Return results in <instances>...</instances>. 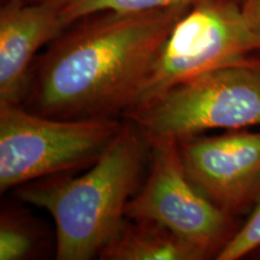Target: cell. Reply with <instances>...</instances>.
Returning <instances> with one entry per match:
<instances>
[{"label": "cell", "instance_id": "5b68a950", "mask_svg": "<svg viewBox=\"0 0 260 260\" xmlns=\"http://www.w3.org/2000/svg\"><path fill=\"white\" fill-rule=\"evenodd\" d=\"M259 52L239 0H195L169 32L129 110L199 75L249 63Z\"/></svg>", "mask_w": 260, "mask_h": 260}, {"label": "cell", "instance_id": "7c38bea8", "mask_svg": "<svg viewBox=\"0 0 260 260\" xmlns=\"http://www.w3.org/2000/svg\"><path fill=\"white\" fill-rule=\"evenodd\" d=\"M260 248V200L251 211L246 223L239 226L222 252L217 255L218 260H239L253 254Z\"/></svg>", "mask_w": 260, "mask_h": 260}, {"label": "cell", "instance_id": "9a60e30c", "mask_svg": "<svg viewBox=\"0 0 260 260\" xmlns=\"http://www.w3.org/2000/svg\"><path fill=\"white\" fill-rule=\"evenodd\" d=\"M254 253H255V254H256V255H258V256H256V258H258V259H260V248H259V249H256V251H255Z\"/></svg>", "mask_w": 260, "mask_h": 260}, {"label": "cell", "instance_id": "52a82bcc", "mask_svg": "<svg viewBox=\"0 0 260 260\" xmlns=\"http://www.w3.org/2000/svg\"><path fill=\"white\" fill-rule=\"evenodd\" d=\"M184 170L195 187L229 216L251 212L260 200V132L178 140Z\"/></svg>", "mask_w": 260, "mask_h": 260}, {"label": "cell", "instance_id": "4fadbf2b", "mask_svg": "<svg viewBox=\"0 0 260 260\" xmlns=\"http://www.w3.org/2000/svg\"><path fill=\"white\" fill-rule=\"evenodd\" d=\"M239 4L247 23L260 42V0H239Z\"/></svg>", "mask_w": 260, "mask_h": 260}, {"label": "cell", "instance_id": "7a4b0ae2", "mask_svg": "<svg viewBox=\"0 0 260 260\" xmlns=\"http://www.w3.org/2000/svg\"><path fill=\"white\" fill-rule=\"evenodd\" d=\"M145 140L128 119L83 175H52L17 188L19 199L53 218L56 259H93L118 234L144 169Z\"/></svg>", "mask_w": 260, "mask_h": 260}, {"label": "cell", "instance_id": "ba28073f", "mask_svg": "<svg viewBox=\"0 0 260 260\" xmlns=\"http://www.w3.org/2000/svg\"><path fill=\"white\" fill-rule=\"evenodd\" d=\"M65 0H4L0 6V104H22L29 92L32 63L44 46L68 27Z\"/></svg>", "mask_w": 260, "mask_h": 260}, {"label": "cell", "instance_id": "9c48e42d", "mask_svg": "<svg viewBox=\"0 0 260 260\" xmlns=\"http://www.w3.org/2000/svg\"><path fill=\"white\" fill-rule=\"evenodd\" d=\"M107 260H205L207 253L151 220L128 219L100 252Z\"/></svg>", "mask_w": 260, "mask_h": 260}, {"label": "cell", "instance_id": "8fae6325", "mask_svg": "<svg viewBox=\"0 0 260 260\" xmlns=\"http://www.w3.org/2000/svg\"><path fill=\"white\" fill-rule=\"evenodd\" d=\"M37 234L24 218L3 214L0 220V260L28 258L37 246Z\"/></svg>", "mask_w": 260, "mask_h": 260}, {"label": "cell", "instance_id": "5bb4252c", "mask_svg": "<svg viewBox=\"0 0 260 260\" xmlns=\"http://www.w3.org/2000/svg\"><path fill=\"white\" fill-rule=\"evenodd\" d=\"M28 3H47V2H54V0H24Z\"/></svg>", "mask_w": 260, "mask_h": 260}, {"label": "cell", "instance_id": "6da1fadb", "mask_svg": "<svg viewBox=\"0 0 260 260\" xmlns=\"http://www.w3.org/2000/svg\"><path fill=\"white\" fill-rule=\"evenodd\" d=\"M189 6L106 10L73 22L32 68L28 94L37 112L63 119L125 113L169 32Z\"/></svg>", "mask_w": 260, "mask_h": 260}, {"label": "cell", "instance_id": "277c9868", "mask_svg": "<svg viewBox=\"0 0 260 260\" xmlns=\"http://www.w3.org/2000/svg\"><path fill=\"white\" fill-rule=\"evenodd\" d=\"M121 126L112 117L54 118L0 104V191L92 165Z\"/></svg>", "mask_w": 260, "mask_h": 260}, {"label": "cell", "instance_id": "3957f363", "mask_svg": "<svg viewBox=\"0 0 260 260\" xmlns=\"http://www.w3.org/2000/svg\"><path fill=\"white\" fill-rule=\"evenodd\" d=\"M146 141L260 126V59L205 73L124 113Z\"/></svg>", "mask_w": 260, "mask_h": 260}, {"label": "cell", "instance_id": "8992f818", "mask_svg": "<svg viewBox=\"0 0 260 260\" xmlns=\"http://www.w3.org/2000/svg\"><path fill=\"white\" fill-rule=\"evenodd\" d=\"M151 171L125 207L128 219L151 220L194 243L207 255H217L239 229L236 218L211 203L189 180L178 140H149Z\"/></svg>", "mask_w": 260, "mask_h": 260}, {"label": "cell", "instance_id": "30bf717a", "mask_svg": "<svg viewBox=\"0 0 260 260\" xmlns=\"http://www.w3.org/2000/svg\"><path fill=\"white\" fill-rule=\"evenodd\" d=\"M195 0H65L63 17L67 25L94 12L111 11L141 12L191 4Z\"/></svg>", "mask_w": 260, "mask_h": 260}]
</instances>
